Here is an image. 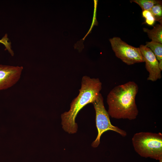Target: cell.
Here are the masks:
<instances>
[{
  "mask_svg": "<svg viewBox=\"0 0 162 162\" xmlns=\"http://www.w3.org/2000/svg\"><path fill=\"white\" fill-rule=\"evenodd\" d=\"M138 89L136 82L129 81L111 90L106 99L109 116L117 119H135L139 112L135 101Z\"/></svg>",
  "mask_w": 162,
  "mask_h": 162,
  "instance_id": "cell-1",
  "label": "cell"
},
{
  "mask_svg": "<svg viewBox=\"0 0 162 162\" xmlns=\"http://www.w3.org/2000/svg\"><path fill=\"white\" fill-rule=\"evenodd\" d=\"M102 83L98 78L83 76L81 87L77 96L72 101L69 110L61 116L62 128L69 134H73L77 130L76 118L79 111L85 106L92 103L99 96Z\"/></svg>",
  "mask_w": 162,
  "mask_h": 162,
  "instance_id": "cell-2",
  "label": "cell"
},
{
  "mask_svg": "<svg viewBox=\"0 0 162 162\" xmlns=\"http://www.w3.org/2000/svg\"><path fill=\"white\" fill-rule=\"evenodd\" d=\"M132 143L136 152L141 157L159 160L162 159V134L142 132L135 134Z\"/></svg>",
  "mask_w": 162,
  "mask_h": 162,
  "instance_id": "cell-3",
  "label": "cell"
},
{
  "mask_svg": "<svg viewBox=\"0 0 162 162\" xmlns=\"http://www.w3.org/2000/svg\"><path fill=\"white\" fill-rule=\"evenodd\" d=\"M92 104L95 112V122L98 132L96 138L92 143V147L96 148L98 146L101 136L108 130L114 131L123 137L126 136L127 133L125 131L111 124L110 116L105 107L103 98L101 93Z\"/></svg>",
  "mask_w": 162,
  "mask_h": 162,
  "instance_id": "cell-4",
  "label": "cell"
},
{
  "mask_svg": "<svg viewBox=\"0 0 162 162\" xmlns=\"http://www.w3.org/2000/svg\"><path fill=\"white\" fill-rule=\"evenodd\" d=\"M116 56L128 65L144 62L139 47L130 46L118 37L109 39Z\"/></svg>",
  "mask_w": 162,
  "mask_h": 162,
  "instance_id": "cell-5",
  "label": "cell"
},
{
  "mask_svg": "<svg viewBox=\"0 0 162 162\" xmlns=\"http://www.w3.org/2000/svg\"><path fill=\"white\" fill-rule=\"evenodd\" d=\"M23 70L22 66L0 64V91L15 85L20 79Z\"/></svg>",
  "mask_w": 162,
  "mask_h": 162,
  "instance_id": "cell-6",
  "label": "cell"
},
{
  "mask_svg": "<svg viewBox=\"0 0 162 162\" xmlns=\"http://www.w3.org/2000/svg\"><path fill=\"white\" fill-rule=\"evenodd\" d=\"M140 49L145 62V67L149 73L148 80L156 81L161 78V70L159 67V63L156 56L148 47L145 45H141Z\"/></svg>",
  "mask_w": 162,
  "mask_h": 162,
  "instance_id": "cell-7",
  "label": "cell"
},
{
  "mask_svg": "<svg viewBox=\"0 0 162 162\" xmlns=\"http://www.w3.org/2000/svg\"><path fill=\"white\" fill-rule=\"evenodd\" d=\"M162 24L155 25L151 30L146 28H143V31L147 33L149 38L152 41L162 44Z\"/></svg>",
  "mask_w": 162,
  "mask_h": 162,
  "instance_id": "cell-8",
  "label": "cell"
},
{
  "mask_svg": "<svg viewBox=\"0 0 162 162\" xmlns=\"http://www.w3.org/2000/svg\"><path fill=\"white\" fill-rule=\"evenodd\" d=\"M145 46L149 48L156 56L158 62L159 67L162 70V44L151 41L146 42Z\"/></svg>",
  "mask_w": 162,
  "mask_h": 162,
  "instance_id": "cell-9",
  "label": "cell"
},
{
  "mask_svg": "<svg viewBox=\"0 0 162 162\" xmlns=\"http://www.w3.org/2000/svg\"><path fill=\"white\" fill-rule=\"evenodd\" d=\"M134 2L138 4L141 8L142 11L149 10L154 5L158 4H162V1L157 0H134Z\"/></svg>",
  "mask_w": 162,
  "mask_h": 162,
  "instance_id": "cell-10",
  "label": "cell"
},
{
  "mask_svg": "<svg viewBox=\"0 0 162 162\" xmlns=\"http://www.w3.org/2000/svg\"><path fill=\"white\" fill-rule=\"evenodd\" d=\"M149 11L154 17L155 21H158L160 23H162V4H158L154 5Z\"/></svg>",
  "mask_w": 162,
  "mask_h": 162,
  "instance_id": "cell-11",
  "label": "cell"
},
{
  "mask_svg": "<svg viewBox=\"0 0 162 162\" xmlns=\"http://www.w3.org/2000/svg\"><path fill=\"white\" fill-rule=\"evenodd\" d=\"M0 43L4 45L5 47V50H7L12 56H14V52L11 49V43L9 41L7 34H5L0 40Z\"/></svg>",
  "mask_w": 162,
  "mask_h": 162,
  "instance_id": "cell-12",
  "label": "cell"
},
{
  "mask_svg": "<svg viewBox=\"0 0 162 162\" xmlns=\"http://www.w3.org/2000/svg\"><path fill=\"white\" fill-rule=\"evenodd\" d=\"M142 15L145 18V23L149 26H152L155 21V18L149 10H145L142 11Z\"/></svg>",
  "mask_w": 162,
  "mask_h": 162,
  "instance_id": "cell-13",
  "label": "cell"
},
{
  "mask_svg": "<svg viewBox=\"0 0 162 162\" xmlns=\"http://www.w3.org/2000/svg\"><path fill=\"white\" fill-rule=\"evenodd\" d=\"M159 162H162V159H161L159 160Z\"/></svg>",
  "mask_w": 162,
  "mask_h": 162,
  "instance_id": "cell-14",
  "label": "cell"
}]
</instances>
